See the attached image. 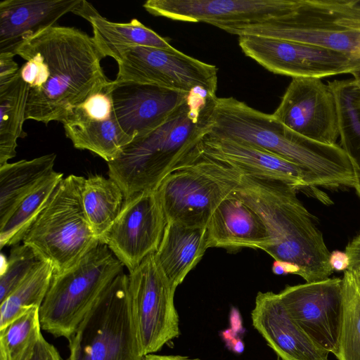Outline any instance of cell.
Returning <instances> with one entry per match:
<instances>
[{
  "mask_svg": "<svg viewBox=\"0 0 360 360\" xmlns=\"http://www.w3.org/2000/svg\"><path fill=\"white\" fill-rule=\"evenodd\" d=\"M207 133L250 143L298 165L307 174L311 186L354 187L352 165L340 145L304 137L272 114L235 98H215Z\"/></svg>",
  "mask_w": 360,
  "mask_h": 360,
  "instance_id": "cell-3",
  "label": "cell"
},
{
  "mask_svg": "<svg viewBox=\"0 0 360 360\" xmlns=\"http://www.w3.org/2000/svg\"><path fill=\"white\" fill-rule=\"evenodd\" d=\"M196 154L261 217L272 241L265 252L274 260L297 265L299 276L307 283L329 278L333 271L329 264L330 252L313 216L297 198V188L278 180L248 175Z\"/></svg>",
  "mask_w": 360,
  "mask_h": 360,
  "instance_id": "cell-2",
  "label": "cell"
},
{
  "mask_svg": "<svg viewBox=\"0 0 360 360\" xmlns=\"http://www.w3.org/2000/svg\"><path fill=\"white\" fill-rule=\"evenodd\" d=\"M345 250L349 259L347 270H360V232L349 243Z\"/></svg>",
  "mask_w": 360,
  "mask_h": 360,
  "instance_id": "cell-36",
  "label": "cell"
},
{
  "mask_svg": "<svg viewBox=\"0 0 360 360\" xmlns=\"http://www.w3.org/2000/svg\"><path fill=\"white\" fill-rule=\"evenodd\" d=\"M272 115L292 131L321 143L336 144L340 136L335 94L319 78H292Z\"/></svg>",
  "mask_w": 360,
  "mask_h": 360,
  "instance_id": "cell-15",
  "label": "cell"
},
{
  "mask_svg": "<svg viewBox=\"0 0 360 360\" xmlns=\"http://www.w3.org/2000/svg\"><path fill=\"white\" fill-rule=\"evenodd\" d=\"M243 52L267 70L292 78L352 73L360 59L340 51L285 39L238 36Z\"/></svg>",
  "mask_w": 360,
  "mask_h": 360,
  "instance_id": "cell-12",
  "label": "cell"
},
{
  "mask_svg": "<svg viewBox=\"0 0 360 360\" xmlns=\"http://www.w3.org/2000/svg\"><path fill=\"white\" fill-rule=\"evenodd\" d=\"M231 186L200 159L189 153L156 188L167 223L207 227Z\"/></svg>",
  "mask_w": 360,
  "mask_h": 360,
  "instance_id": "cell-11",
  "label": "cell"
},
{
  "mask_svg": "<svg viewBox=\"0 0 360 360\" xmlns=\"http://www.w3.org/2000/svg\"><path fill=\"white\" fill-rule=\"evenodd\" d=\"M276 360H282V359L277 356V359Z\"/></svg>",
  "mask_w": 360,
  "mask_h": 360,
  "instance_id": "cell-44",
  "label": "cell"
},
{
  "mask_svg": "<svg viewBox=\"0 0 360 360\" xmlns=\"http://www.w3.org/2000/svg\"><path fill=\"white\" fill-rule=\"evenodd\" d=\"M343 311L338 360H360V294L348 270L342 278Z\"/></svg>",
  "mask_w": 360,
  "mask_h": 360,
  "instance_id": "cell-32",
  "label": "cell"
},
{
  "mask_svg": "<svg viewBox=\"0 0 360 360\" xmlns=\"http://www.w3.org/2000/svg\"><path fill=\"white\" fill-rule=\"evenodd\" d=\"M14 56L11 53H0V84L11 79L18 72L20 68L13 59Z\"/></svg>",
  "mask_w": 360,
  "mask_h": 360,
  "instance_id": "cell-35",
  "label": "cell"
},
{
  "mask_svg": "<svg viewBox=\"0 0 360 360\" xmlns=\"http://www.w3.org/2000/svg\"><path fill=\"white\" fill-rule=\"evenodd\" d=\"M29 360H63L57 349L41 335Z\"/></svg>",
  "mask_w": 360,
  "mask_h": 360,
  "instance_id": "cell-34",
  "label": "cell"
},
{
  "mask_svg": "<svg viewBox=\"0 0 360 360\" xmlns=\"http://www.w3.org/2000/svg\"><path fill=\"white\" fill-rule=\"evenodd\" d=\"M278 295L311 340L336 356L343 311L342 278L288 285Z\"/></svg>",
  "mask_w": 360,
  "mask_h": 360,
  "instance_id": "cell-14",
  "label": "cell"
},
{
  "mask_svg": "<svg viewBox=\"0 0 360 360\" xmlns=\"http://www.w3.org/2000/svg\"><path fill=\"white\" fill-rule=\"evenodd\" d=\"M84 180L74 174L63 178L22 240L54 274L73 266L100 242L84 211Z\"/></svg>",
  "mask_w": 360,
  "mask_h": 360,
  "instance_id": "cell-6",
  "label": "cell"
},
{
  "mask_svg": "<svg viewBox=\"0 0 360 360\" xmlns=\"http://www.w3.org/2000/svg\"><path fill=\"white\" fill-rule=\"evenodd\" d=\"M63 179V173L53 171L18 205L0 227L1 249L5 246H15L22 241Z\"/></svg>",
  "mask_w": 360,
  "mask_h": 360,
  "instance_id": "cell-29",
  "label": "cell"
},
{
  "mask_svg": "<svg viewBox=\"0 0 360 360\" xmlns=\"http://www.w3.org/2000/svg\"><path fill=\"white\" fill-rule=\"evenodd\" d=\"M251 319L253 327L282 360H328L329 352L316 345L290 316L278 293L259 292Z\"/></svg>",
  "mask_w": 360,
  "mask_h": 360,
  "instance_id": "cell-20",
  "label": "cell"
},
{
  "mask_svg": "<svg viewBox=\"0 0 360 360\" xmlns=\"http://www.w3.org/2000/svg\"><path fill=\"white\" fill-rule=\"evenodd\" d=\"M56 155H44L0 166V227L18 205L53 170Z\"/></svg>",
  "mask_w": 360,
  "mask_h": 360,
  "instance_id": "cell-25",
  "label": "cell"
},
{
  "mask_svg": "<svg viewBox=\"0 0 360 360\" xmlns=\"http://www.w3.org/2000/svg\"><path fill=\"white\" fill-rule=\"evenodd\" d=\"M351 74L353 76V81L360 89V68L353 71Z\"/></svg>",
  "mask_w": 360,
  "mask_h": 360,
  "instance_id": "cell-41",
  "label": "cell"
},
{
  "mask_svg": "<svg viewBox=\"0 0 360 360\" xmlns=\"http://www.w3.org/2000/svg\"><path fill=\"white\" fill-rule=\"evenodd\" d=\"M124 265L99 242L71 268L53 275L39 307L41 329L68 339Z\"/></svg>",
  "mask_w": 360,
  "mask_h": 360,
  "instance_id": "cell-7",
  "label": "cell"
},
{
  "mask_svg": "<svg viewBox=\"0 0 360 360\" xmlns=\"http://www.w3.org/2000/svg\"><path fill=\"white\" fill-rule=\"evenodd\" d=\"M0 360H6L4 354L0 352Z\"/></svg>",
  "mask_w": 360,
  "mask_h": 360,
  "instance_id": "cell-43",
  "label": "cell"
},
{
  "mask_svg": "<svg viewBox=\"0 0 360 360\" xmlns=\"http://www.w3.org/2000/svg\"><path fill=\"white\" fill-rule=\"evenodd\" d=\"M299 0H148L150 14L217 27L253 24L289 14Z\"/></svg>",
  "mask_w": 360,
  "mask_h": 360,
  "instance_id": "cell-16",
  "label": "cell"
},
{
  "mask_svg": "<svg viewBox=\"0 0 360 360\" xmlns=\"http://www.w3.org/2000/svg\"><path fill=\"white\" fill-rule=\"evenodd\" d=\"M82 0H4L0 2V53L15 54L28 38L56 25Z\"/></svg>",
  "mask_w": 360,
  "mask_h": 360,
  "instance_id": "cell-22",
  "label": "cell"
},
{
  "mask_svg": "<svg viewBox=\"0 0 360 360\" xmlns=\"http://www.w3.org/2000/svg\"><path fill=\"white\" fill-rule=\"evenodd\" d=\"M82 201L87 220L99 240L119 214L124 196L113 179L95 175L85 179Z\"/></svg>",
  "mask_w": 360,
  "mask_h": 360,
  "instance_id": "cell-28",
  "label": "cell"
},
{
  "mask_svg": "<svg viewBox=\"0 0 360 360\" xmlns=\"http://www.w3.org/2000/svg\"><path fill=\"white\" fill-rule=\"evenodd\" d=\"M117 63V82L151 84L187 93L202 91L216 96L217 67L174 47H131Z\"/></svg>",
  "mask_w": 360,
  "mask_h": 360,
  "instance_id": "cell-10",
  "label": "cell"
},
{
  "mask_svg": "<svg viewBox=\"0 0 360 360\" xmlns=\"http://www.w3.org/2000/svg\"><path fill=\"white\" fill-rule=\"evenodd\" d=\"M132 316L142 355L154 354L180 334L174 292L156 259L148 255L129 271Z\"/></svg>",
  "mask_w": 360,
  "mask_h": 360,
  "instance_id": "cell-9",
  "label": "cell"
},
{
  "mask_svg": "<svg viewBox=\"0 0 360 360\" xmlns=\"http://www.w3.org/2000/svg\"><path fill=\"white\" fill-rule=\"evenodd\" d=\"M53 273V266L42 261L14 291L0 302V330L30 307H41Z\"/></svg>",
  "mask_w": 360,
  "mask_h": 360,
  "instance_id": "cell-30",
  "label": "cell"
},
{
  "mask_svg": "<svg viewBox=\"0 0 360 360\" xmlns=\"http://www.w3.org/2000/svg\"><path fill=\"white\" fill-rule=\"evenodd\" d=\"M194 150L253 176L278 180L299 189L311 187L298 165L250 143L206 134Z\"/></svg>",
  "mask_w": 360,
  "mask_h": 360,
  "instance_id": "cell-19",
  "label": "cell"
},
{
  "mask_svg": "<svg viewBox=\"0 0 360 360\" xmlns=\"http://www.w3.org/2000/svg\"><path fill=\"white\" fill-rule=\"evenodd\" d=\"M111 81L75 106L62 122L75 148L89 150L107 162L113 160L131 139L114 114Z\"/></svg>",
  "mask_w": 360,
  "mask_h": 360,
  "instance_id": "cell-17",
  "label": "cell"
},
{
  "mask_svg": "<svg viewBox=\"0 0 360 360\" xmlns=\"http://www.w3.org/2000/svg\"><path fill=\"white\" fill-rule=\"evenodd\" d=\"M191 94L130 82L114 80L110 84L115 118L123 132L131 140L162 124Z\"/></svg>",
  "mask_w": 360,
  "mask_h": 360,
  "instance_id": "cell-18",
  "label": "cell"
},
{
  "mask_svg": "<svg viewBox=\"0 0 360 360\" xmlns=\"http://www.w3.org/2000/svg\"><path fill=\"white\" fill-rule=\"evenodd\" d=\"M219 28L238 36L311 44L360 59V11L350 7L347 0H299L294 11L285 15Z\"/></svg>",
  "mask_w": 360,
  "mask_h": 360,
  "instance_id": "cell-5",
  "label": "cell"
},
{
  "mask_svg": "<svg viewBox=\"0 0 360 360\" xmlns=\"http://www.w3.org/2000/svg\"><path fill=\"white\" fill-rule=\"evenodd\" d=\"M329 264L333 270L346 271L349 266V259L346 252L334 250L330 253Z\"/></svg>",
  "mask_w": 360,
  "mask_h": 360,
  "instance_id": "cell-37",
  "label": "cell"
},
{
  "mask_svg": "<svg viewBox=\"0 0 360 360\" xmlns=\"http://www.w3.org/2000/svg\"><path fill=\"white\" fill-rule=\"evenodd\" d=\"M39 307H32L0 330V352L6 360H29L41 337Z\"/></svg>",
  "mask_w": 360,
  "mask_h": 360,
  "instance_id": "cell-31",
  "label": "cell"
},
{
  "mask_svg": "<svg viewBox=\"0 0 360 360\" xmlns=\"http://www.w3.org/2000/svg\"><path fill=\"white\" fill-rule=\"evenodd\" d=\"M73 13L91 24L93 40L103 58L109 56L117 62L126 50L137 46L165 49L173 47L166 39L137 19L128 22L110 21L85 0L82 1Z\"/></svg>",
  "mask_w": 360,
  "mask_h": 360,
  "instance_id": "cell-23",
  "label": "cell"
},
{
  "mask_svg": "<svg viewBox=\"0 0 360 360\" xmlns=\"http://www.w3.org/2000/svg\"><path fill=\"white\" fill-rule=\"evenodd\" d=\"M15 54L26 60L20 68L29 86L25 120L62 122L109 82L92 37L75 27L45 29L21 43Z\"/></svg>",
  "mask_w": 360,
  "mask_h": 360,
  "instance_id": "cell-1",
  "label": "cell"
},
{
  "mask_svg": "<svg viewBox=\"0 0 360 360\" xmlns=\"http://www.w3.org/2000/svg\"><path fill=\"white\" fill-rule=\"evenodd\" d=\"M300 267L292 263L275 260L272 265V271L275 274H300Z\"/></svg>",
  "mask_w": 360,
  "mask_h": 360,
  "instance_id": "cell-38",
  "label": "cell"
},
{
  "mask_svg": "<svg viewBox=\"0 0 360 360\" xmlns=\"http://www.w3.org/2000/svg\"><path fill=\"white\" fill-rule=\"evenodd\" d=\"M217 96L195 91L162 124L134 138L108 162V176L123 191L124 199L154 190L184 160L210 127Z\"/></svg>",
  "mask_w": 360,
  "mask_h": 360,
  "instance_id": "cell-4",
  "label": "cell"
},
{
  "mask_svg": "<svg viewBox=\"0 0 360 360\" xmlns=\"http://www.w3.org/2000/svg\"><path fill=\"white\" fill-rule=\"evenodd\" d=\"M354 281L357 290L360 294V270H348Z\"/></svg>",
  "mask_w": 360,
  "mask_h": 360,
  "instance_id": "cell-40",
  "label": "cell"
},
{
  "mask_svg": "<svg viewBox=\"0 0 360 360\" xmlns=\"http://www.w3.org/2000/svg\"><path fill=\"white\" fill-rule=\"evenodd\" d=\"M207 249L206 227L168 222L155 255L168 281L176 289Z\"/></svg>",
  "mask_w": 360,
  "mask_h": 360,
  "instance_id": "cell-24",
  "label": "cell"
},
{
  "mask_svg": "<svg viewBox=\"0 0 360 360\" xmlns=\"http://www.w3.org/2000/svg\"><path fill=\"white\" fill-rule=\"evenodd\" d=\"M41 262L28 245L22 243L13 246L0 276V302L14 291Z\"/></svg>",
  "mask_w": 360,
  "mask_h": 360,
  "instance_id": "cell-33",
  "label": "cell"
},
{
  "mask_svg": "<svg viewBox=\"0 0 360 360\" xmlns=\"http://www.w3.org/2000/svg\"><path fill=\"white\" fill-rule=\"evenodd\" d=\"M28 93L20 70L11 79L0 84V166L16 155L17 141L25 136L22 126Z\"/></svg>",
  "mask_w": 360,
  "mask_h": 360,
  "instance_id": "cell-27",
  "label": "cell"
},
{
  "mask_svg": "<svg viewBox=\"0 0 360 360\" xmlns=\"http://www.w3.org/2000/svg\"><path fill=\"white\" fill-rule=\"evenodd\" d=\"M206 229L207 248L265 251L272 244L261 217L232 190L216 207Z\"/></svg>",
  "mask_w": 360,
  "mask_h": 360,
  "instance_id": "cell-21",
  "label": "cell"
},
{
  "mask_svg": "<svg viewBox=\"0 0 360 360\" xmlns=\"http://www.w3.org/2000/svg\"><path fill=\"white\" fill-rule=\"evenodd\" d=\"M166 225L156 189L144 191L124 199L119 214L99 241L131 271L157 251Z\"/></svg>",
  "mask_w": 360,
  "mask_h": 360,
  "instance_id": "cell-13",
  "label": "cell"
},
{
  "mask_svg": "<svg viewBox=\"0 0 360 360\" xmlns=\"http://www.w3.org/2000/svg\"><path fill=\"white\" fill-rule=\"evenodd\" d=\"M143 360H201L198 358H192L188 356L174 354H150L144 356Z\"/></svg>",
  "mask_w": 360,
  "mask_h": 360,
  "instance_id": "cell-39",
  "label": "cell"
},
{
  "mask_svg": "<svg viewBox=\"0 0 360 360\" xmlns=\"http://www.w3.org/2000/svg\"><path fill=\"white\" fill-rule=\"evenodd\" d=\"M328 85L338 106L340 146L354 172V187L360 197V89L353 79L334 80Z\"/></svg>",
  "mask_w": 360,
  "mask_h": 360,
  "instance_id": "cell-26",
  "label": "cell"
},
{
  "mask_svg": "<svg viewBox=\"0 0 360 360\" xmlns=\"http://www.w3.org/2000/svg\"><path fill=\"white\" fill-rule=\"evenodd\" d=\"M68 340V360H143L128 274L121 273L109 284Z\"/></svg>",
  "mask_w": 360,
  "mask_h": 360,
  "instance_id": "cell-8",
  "label": "cell"
},
{
  "mask_svg": "<svg viewBox=\"0 0 360 360\" xmlns=\"http://www.w3.org/2000/svg\"><path fill=\"white\" fill-rule=\"evenodd\" d=\"M347 1L350 7L360 11V0H347Z\"/></svg>",
  "mask_w": 360,
  "mask_h": 360,
  "instance_id": "cell-42",
  "label": "cell"
}]
</instances>
